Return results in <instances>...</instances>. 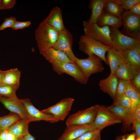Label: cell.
Wrapping results in <instances>:
<instances>
[{"instance_id": "cell-1", "label": "cell", "mask_w": 140, "mask_h": 140, "mask_svg": "<svg viewBox=\"0 0 140 140\" xmlns=\"http://www.w3.org/2000/svg\"><path fill=\"white\" fill-rule=\"evenodd\" d=\"M59 33L44 21L41 22L35 32L39 52L52 47L57 41Z\"/></svg>"}, {"instance_id": "cell-2", "label": "cell", "mask_w": 140, "mask_h": 140, "mask_svg": "<svg viewBox=\"0 0 140 140\" xmlns=\"http://www.w3.org/2000/svg\"><path fill=\"white\" fill-rule=\"evenodd\" d=\"M79 48L81 52L89 55L95 54L107 64L106 53L111 47L101 41L96 40L85 34L80 36L78 42Z\"/></svg>"}, {"instance_id": "cell-3", "label": "cell", "mask_w": 140, "mask_h": 140, "mask_svg": "<svg viewBox=\"0 0 140 140\" xmlns=\"http://www.w3.org/2000/svg\"><path fill=\"white\" fill-rule=\"evenodd\" d=\"M83 26L85 35L113 48L109 26L100 27L96 23H89L84 21Z\"/></svg>"}, {"instance_id": "cell-4", "label": "cell", "mask_w": 140, "mask_h": 140, "mask_svg": "<svg viewBox=\"0 0 140 140\" xmlns=\"http://www.w3.org/2000/svg\"><path fill=\"white\" fill-rule=\"evenodd\" d=\"M110 27V36L113 48L123 52L140 47V39L131 37L123 34L119 29Z\"/></svg>"}, {"instance_id": "cell-5", "label": "cell", "mask_w": 140, "mask_h": 140, "mask_svg": "<svg viewBox=\"0 0 140 140\" xmlns=\"http://www.w3.org/2000/svg\"><path fill=\"white\" fill-rule=\"evenodd\" d=\"M96 115L92 124L101 131L105 127L121 122V120L105 107L96 104Z\"/></svg>"}, {"instance_id": "cell-6", "label": "cell", "mask_w": 140, "mask_h": 140, "mask_svg": "<svg viewBox=\"0 0 140 140\" xmlns=\"http://www.w3.org/2000/svg\"><path fill=\"white\" fill-rule=\"evenodd\" d=\"M121 19L123 27L121 32L126 36L140 39V17L124 10Z\"/></svg>"}, {"instance_id": "cell-7", "label": "cell", "mask_w": 140, "mask_h": 140, "mask_svg": "<svg viewBox=\"0 0 140 140\" xmlns=\"http://www.w3.org/2000/svg\"><path fill=\"white\" fill-rule=\"evenodd\" d=\"M52 65L53 69L58 74L66 73L72 76L81 84H87L88 79L75 62L56 63Z\"/></svg>"}, {"instance_id": "cell-8", "label": "cell", "mask_w": 140, "mask_h": 140, "mask_svg": "<svg viewBox=\"0 0 140 140\" xmlns=\"http://www.w3.org/2000/svg\"><path fill=\"white\" fill-rule=\"evenodd\" d=\"M103 60L99 57L92 54L86 59L77 58L75 62L80 67L87 78L88 79L92 74L101 72L104 69Z\"/></svg>"}, {"instance_id": "cell-9", "label": "cell", "mask_w": 140, "mask_h": 140, "mask_svg": "<svg viewBox=\"0 0 140 140\" xmlns=\"http://www.w3.org/2000/svg\"><path fill=\"white\" fill-rule=\"evenodd\" d=\"M73 40L72 34L66 29L59 32L57 41L52 47L64 52L72 61L75 62L78 58L74 55L72 50Z\"/></svg>"}, {"instance_id": "cell-10", "label": "cell", "mask_w": 140, "mask_h": 140, "mask_svg": "<svg viewBox=\"0 0 140 140\" xmlns=\"http://www.w3.org/2000/svg\"><path fill=\"white\" fill-rule=\"evenodd\" d=\"M96 113V105L84 110L79 111L68 117L66 123L67 126L92 123Z\"/></svg>"}, {"instance_id": "cell-11", "label": "cell", "mask_w": 140, "mask_h": 140, "mask_svg": "<svg viewBox=\"0 0 140 140\" xmlns=\"http://www.w3.org/2000/svg\"><path fill=\"white\" fill-rule=\"evenodd\" d=\"M74 100V99L71 98H65L41 111L45 113L52 115L58 121H63L68 115Z\"/></svg>"}, {"instance_id": "cell-12", "label": "cell", "mask_w": 140, "mask_h": 140, "mask_svg": "<svg viewBox=\"0 0 140 140\" xmlns=\"http://www.w3.org/2000/svg\"><path fill=\"white\" fill-rule=\"evenodd\" d=\"M29 115L28 121H44L51 123L58 122L52 115L45 113L37 109L28 98L20 99Z\"/></svg>"}, {"instance_id": "cell-13", "label": "cell", "mask_w": 140, "mask_h": 140, "mask_svg": "<svg viewBox=\"0 0 140 140\" xmlns=\"http://www.w3.org/2000/svg\"><path fill=\"white\" fill-rule=\"evenodd\" d=\"M107 109L121 120L123 125V130H130L134 118L132 111L123 107L116 103L107 107Z\"/></svg>"}, {"instance_id": "cell-14", "label": "cell", "mask_w": 140, "mask_h": 140, "mask_svg": "<svg viewBox=\"0 0 140 140\" xmlns=\"http://www.w3.org/2000/svg\"><path fill=\"white\" fill-rule=\"evenodd\" d=\"M0 102L11 112L18 115L22 118L28 120L27 111L20 99L16 95L10 97L0 96Z\"/></svg>"}, {"instance_id": "cell-15", "label": "cell", "mask_w": 140, "mask_h": 140, "mask_svg": "<svg viewBox=\"0 0 140 140\" xmlns=\"http://www.w3.org/2000/svg\"><path fill=\"white\" fill-rule=\"evenodd\" d=\"M95 129L92 123L67 126L63 134L57 140H74L86 132Z\"/></svg>"}, {"instance_id": "cell-16", "label": "cell", "mask_w": 140, "mask_h": 140, "mask_svg": "<svg viewBox=\"0 0 140 140\" xmlns=\"http://www.w3.org/2000/svg\"><path fill=\"white\" fill-rule=\"evenodd\" d=\"M139 72L140 67L134 65L126 60L119 66L114 75L118 79L130 80Z\"/></svg>"}, {"instance_id": "cell-17", "label": "cell", "mask_w": 140, "mask_h": 140, "mask_svg": "<svg viewBox=\"0 0 140 140\" xmlns=\"http://www.w3.org/2000/svg\"><path fill=\"white\" fill-rule=\"evenodd\" d=\"M43 21L59 32L66 29L63 22L61 10L58 7L52 9Z\"/></svg>"}, {"instance_id": "cell-18", "label": "cell", "mask_w": 140, "mask_h": 140, "mask_svg": "<svg viewBox=\"0 0 140 140\" xmlns=\"http://www.w3.org/2000/svg\"><path fill=\"white\" fill-rule=\"evenodd\" d=\"M106 59L109 65L110 73L114 74L119 66L126 60L122 53L114 48L111 47L107 51Z\"/></svg>"}, {"instance_id": "cell-19", "label": "cell", "mask_w": 140, "mask_h": 140, "mask_svg": "<svg viewBox=\"0 0 140 140\" xmlns=\"http://www.w3.org/2000/svg\"><path fill=\"white\" fill-rule=\"evenodd\" d=\"M118 79L114 74L110 73L106 78L100 81L99 86L103 92L107 93L114 100Z\"/></svg>"}, {"instance_id": "cell-20", "label": "cell", "mask_w": 140, "mask_h": 140, "mask_svg": "<svg viewBox=\"0 0 140 140\" xmlns=\"http://www.w3.org/2000/svg\"><path fill=\"white\" fill-rule=\"evenodd\" d=\"M40 53L52 64L56 63L74 62L64 52L52 47L42 51Z\"/></svg>"}, {"instance_id": "cell-21", "label": "cell", "mask_w": 140, "mask_h": 140, "mask_svg": "<svg viewBox=\"0 0 140 140\" xmlns=\"http://www.w3.org/2000/svg\"><path fill=\"white\" fill-rule=\"evenodd\" d=\"M107 0H91L89 8L92 11L89 19L86 21L91 23H96L103 12L105 4Z\"/></svg>"}, {"instance_id": "cell-22", "label": "cell", "mask_w": 140, "mask_h": 140, "mask_svg": "<svg viewBox=\"0 0 140 140\" xmlns=\"http://www.w3.org/2000/svg\"><path fill=\"white\" fill-rule=\"evenodd\" d=\"M29 123L28 119L21 118L9 127L8 131L15 135L17 138L22 137L29 132Z\"/></svg>"}, {"instance_id": "cell-23", "label": "cell", "mask_w": 140, "mask_h": 140, "mask_svg": "<svg viewBox=\"0 0 140 140\" xmlns=\"http://www.w3.org/2000/svg\"><path fill=\"white\" fill-rule=\"evenodd\" d=\"M96 24L100 27L108 26L117 29L123 25L121 18L103 12Z\"/></svg>"}, {"instance_id": "cell-24", "label": "cell", "mask_w": 140, "mask_h": 140, "mask_svg": "<svg viewBox=\"0 0 140 140\" xmlns=\"http://www.w3.org/2000/svg\"><path fill=\"white\" fill-rule=\"evenodd\" d=\"M20 75V72L17 68L5 71L4 77L0 85L19 86Z\"/></svg>"}, {"instance_id": "cell-25", "label": "cell", "mask_w": 140, "mask_h": 140, "mask_svg": "<svg viewBox=\"0 0 140 140\" xmlns=\"http://www.w3.org/2000/svg\"><path fill=\"white\" fill-rule=\"evenodd\" d=\"M120 52L127 62L136 67H140V47Z\"/></svg>"}, {"instance_id": "cell-26", "label": "cell", "mask_w": 140, "mask_h": 140, "mask_svg": "<svg viewBox=\"0 0 140 140\" xmlns=\"http://www.w3.org/2000/svg\"><path fill=\"white\" fill-rule=\"evenodd\" d=\"M124 11L121 5L116 0H107L103 9L104 12L121 18Z\"/></svg>"}, {"instance_id": "cell-27", "label": "cell", "mask_w": 140, "mask_h": 140, "mask_svg": "<svg viewBox=\"0 0 140 140\" xmlns=\"http://www.w3.org/2000/svg\"><path fill=\"white\" fill-rule=\"evenodd\" d=\"M21 118L18 115L12 112L7 115L0 117V133L8 129L11 125Z\"/></svg>"}, {"instance_id": "cell-28", "label": "cell", "mask_w": 140, "mask_h": 140, "mask_svg": "<svg viewBox=\"0 0 140 140\" xmlns=\"http://www.w3.org/2000/svg\"><path fill=\"white\" fill-rule=\"evenodd\" d=\"M125 94L129 97L132 102L131 110H133L140 104V92L136 90L131 84L127 88Z\"/></svg>"}, {"instance_id": "cell-29", "label": "cell", "mask_w": 140, "mask_h": 140, "mask_svg": "<svg viewBox=\"0 0 140 140\" xmlns=\"http://www.w3.org/2000/svg\"><path fill=\"white\" fill-rule=\"evenodd\" d=\"M19 86L0 85V96L10 97L16 95V92Z\"/></svg>"}, {"instance_id": "cell-30", "label": "cell", "mask_w": 140, "mask_h": 140, "mask_svg": "<svg viewBox=\"0 0 140 140\" xmlns=\"http://www.w3.org/2000/svg\"><path fill=\"white\" fill-rule=\"evenodd\" d=\"M101 131L95 129L88 131L74 140H101Z\"/></svg>"}, {"instance_id": "cell-31", "label": "cell", "mask_w": 140, "mask_h": 140, "mask_svg": "<svg viewBox=\"0 0 140 140\" xmlns=\"http://www.w3.org/2000/svg\"><path fill=\"white\" fill-rule=\"evenodd\" d=\"M131 84L130 80L118 79L115 98L114 102L116 101L122 95L125 94L127 88Z\"/></svg>"}, {"instance_id": "cell-32", "label": "cell", "mask_w": 140, "mask_h": 140, "mask_svg": "<svg viewBox=\"0 0 140 140\" xmlns=\"http://www.w3.org/2000/svg\"><path fill=\"white\" fill-rule=\"evenodd\" d=\"M114 103L125 108L131 110L132 102L130 99L125 94L121 96Z\"/></svg>"}, {"instance_id": "cell-33", "label": "cell", "mask_w": 140, "mask_h": 140, "mask_svg": "<svg viewBox=\"0 0 140 140\" xmlns=\"http://www.w3.org/2000/svg\"><path fill=\"white\" fill-rule=\"evenodd\" d=\"M125 11H128L135 4L140 3V0H116Z\"/></svg>"}, {"instance_id": "cell-34", "label": "cell", "mask_w": 140, "mask_h": 140, "mask_svg": "<svg viewBox=\"0 0 140 140\" xmlns=\"http://www.w3.org/2000/svg\"><path fill=\"white\" fill-rule=\"evenodd\" d=\"M16 20V18L14 17H11L5 19L0 26V30H2L9 27L12 28Z\"/></svg>"}, {"instance_id": "cell-35", "label": "cell", "mask_w": 140, "mask_h": 140, "mask_svg": "<svg viewBox=\"0 0 140 140\" xmlns=\"http://www.w3.org/2000/svg\"><path fill=\"white\" fill-rule=\"evenodd\" d=\"M16 4L15 0H0V9H9L13 7Z\"/></svg>"}, {"instance_id": "cell-36", "label": "cell", "mask_w": 140, "mask_h": 140, "mask_svg": "<svg viewBox=\"0 0 140 140\" xmlns=\"http://www.w3.org/2000/svg\"><path fill=\"white\" fill-rule=\"evenodd\" d=\"M131 84L137 91L140 92V72L137 73L134 77L130 80Z\"/></svg>"}, {"instance_id": "cell-37", "label": "cell", "mask_w": 140, "mask_h": 140, "mask_svg": "<svg viewBox=\"0 0 140 140\" xmlns=\"http://www.w3.org/2000/svg\"><path fill=\"white\" fill-rule=\"evenodd\" d=\"M31 23L30 21L20 22L17 21L15 22L12 29L13 30H17L25 28L29 26Z\"/></svg>"}, {"instance_id": "cell-38", "label": "cell", "mask_w": 140, "mask_h": 140, "mask_svg": "<svg viewBox=\"0 0 140 140\" xmlns=\"http://www.w3.org/2000/svg\"><path fill=\"white\" fill-rule=\"evenodd\" d=\"M128 11L136 16L140 17V3L135 4Z\"/></svg>"}, {"instance_id": "cell-39", "label": "cell", "mask_w": 140, "mask_h": 140, "mask_svg": "<svg viewBox=\"0 0 140 140\" xmlns=\"http://www.w3.org/2000/svg\"><path fill=\"white\" fill-rule=\"evenodd\" d=\"M132 124L137 137H140V121L134 119Z\"/></svg>"}, {"instance_id": "cell-40", "label": "cell", "mask_w": 140, "mask_h": 140, "mask_svg": "<svg viewBox=\"0 0 140 140\" xmlns=\"http://www.w3.org/2000/svg\"><path fill=\"white\" fill-rule=\"evenodd\" d=\"M132 111L134 119L140 121V104Z\"/></svg>"}, {"instance_id": "cell-41", "label": "cell", "mask_w": 140, "mask_h": 140, "mask_svg": "<svg viewBox=\"0 0 140 140\" xmlns=\"http://www.w3.org/2000/svg\"><path fill=\"white\" fill-rule=\"evenodd\" d=\"M17 140H35V138L29 132L24 136L18 138Z\"/></svg>"}, {"instance_id": "cell-42", "label": "cell", "mask_w": 140, "mask_h": 140, "mask_svg": "<svg viewBox=\"0 0 140 140\" xmlns=\"http://www.w3.org/2000/svg\"><path fill=\"white\" fill-rule=\"evenodd\" d=\"M9 132L8 129H7L0 133V140H7Z\"/></svg>"}, {"instance_id": "cell-43", "label": "cell", "mask_w": 140, "mask_h": 140, "mask_svg": "<svg viewBox=\"0 0 140 140\" xmlns=\"http://www.w3.org/2000/svg\"><path fill=\"white\" fill-rule=\"evenodd\" d=\"M17 139L18 138L15 135L12 133L9 132L7 140H17Z\"/></svg>"}, {"instance_id": "cell-44", "label": "cell", "mask_w": 140, "mask_h": 140, "mask_svg": "<svg viewBox=\"0 0 140 140\" xmlns=\"http://www.w3.org/2000/svg\"><path fill=\"white\" fill-rule=\"evenodd\" d=\"M136 137L135 133H131L128 135L126 138V140H135Z\"/></svg>"}, {"instance_id": "cell-45", "label": "cell", "mask_w": 140, "mask_h": 140, "mask_svg": "<svg viewBox=\"0 0 140 140\" xmlns=\"http://www.w3.org/2000/svg\"><path fill=\"white\" fill-rule=\"evenodd\" d=\"M5 71H2L0 70V84L1 83L3 78L4 77Z\"/></svg>"}, {"instance_id": "cell-46", "label": "cell", "mask_w": 140, "mask_h": 140, "mask_svg": "<svg viewBox=\"0 0 140 140\" xmlns=\"http://www.w3.org/2000/svg\"><path fill=\"white\" fill-rule=\"evenodd\" d=\"M121 140H126L124 136H122L121 137Z\"/></svg>"}, {"instance_id": "cell-47", "label": "cell", "mask_w": 140, "mask_h": 140, "mask_svg": "<svg viewBox=\"0 0 140 140\" xmlns=\"http://www.w3.org/2000/svg\"><path fill=\"white\" fill-rule=\"evenodd\" d=\"M121 137H118L116 138V140H121Z\"/></svg>"}, {"instance_id": "cell-48", "label": "cell", "mask_w": 140, "mask_h": 140, "mask_svg": "<svg viewBox=\"0 0 140 140\" xmlns=\"http://www.w3.org/2000/svg\"><path fill=\"white\" fill-rule=\"evenodd\" d=\"M135 140H140V137H137L135 139Z\"/></svg>"}, {"instance_id": "cell-49", "label": "cell", "mask_w": 140, "mask_h": 140, "mask_svg": "<svg viewBox=\"0 0 140 140\" xmlns=\"http://www.w3.org/2000/svg\"></svg>"}]
</instances>
